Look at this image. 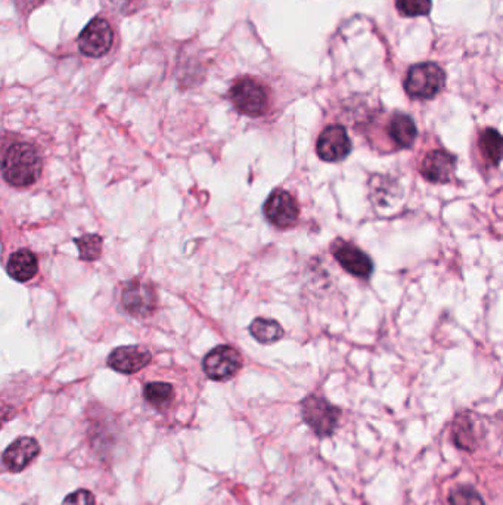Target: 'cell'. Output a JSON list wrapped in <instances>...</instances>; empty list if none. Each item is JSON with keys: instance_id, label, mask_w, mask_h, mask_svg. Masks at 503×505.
Returning a JSON list of instances; mask_svg holds the SVG:
<instances>
[{"instance_id": "6da1fadb", "label": "cell", "mask_w": 503, "mask_h": 505, "mask_svg": "<svg viewBox=\"0 0 503 505\" xmlns=\"http://www.w3.org/2000/svg\"><path fill=\"white\" fill-rule=\"evenodd\" d=\"M4 179L9 185H33L42 175L43 160L38 148L30 142H13L4 150Z\"/></svg>"}, {"instance_id": "7a4b0ae2", "label": "cell", "mask_w": 503, "mask_h": 505, "mask_svg": "<svg viewBox=\"0 0 503 505\" xmlns=\"http://www.w3.org/2000/svg\"><path fill=\"white\" fill-rule=\"evenodd\" d=\"M445 72L437 64H416L407 72L405 90L413 99L427 101L436 98L445 88Z\"/></svg>"}, {"instance_id": "3957f363", "label": "cell", "mask_w": 503, "mask_h": 505, "mask_svg": "<svg viewBox=\"0 0 503 505\" xmlns=\"http://www.w3.org/2000/svg\"><path fill=\"white\" fill-rule=\"evenodd\" d=\"M303 420L319 438H329L340 424L341 409L318 395L307 396L302 404Z\"/></svg>"}, {"instance_id": "277c9868", "label": "cell", "mask_w": 503, "mask_h": 505, "mask_svg": "<svg viewBox=\"0 0 503 505\" xmlns=\"http://www.w3.org/2000/svg\"><path fill=\"white\" fill-rule=\"evenodd\" d=\"M229 99L239 113L248 117H260L269 108L266 89L252 77H241L235 81L229 90Z\"/></svg>"}, {"instance_id": "5b68a950", "label": "cell", "mask_w": 503, "mask_h": 505, "mask_svg": "<svg viewBox=\"0 0 503 505\" xmlns=\"http://www.w3.org/2000/svg\"><path fill=\"white\" fill-rule=\"evenodd\" d=\"M79 49L83 56L101 58L107 56L114 43V31L104 18H93L80 33Z\"/></svg>"}, {"instance_id": "8992f818", "label": "cell", "mask_w": 503, "mask_h": 505, "mask_svg": "<svg viewBox=\"0 0 503 505\" xmlns=\"http://www.w3.org/2000/svg\"><path fill=\"white\" fill-rule=\"evenodd\" d=\"M122 299L127 313L136 318L152 315L158 304L156 288L141 279H134L127 284L126 288L123 290Z\"/></svg>"}, {"instance_id": "52a82bcc", "label": "cell", "mask_w": 503, "mask_h": 505, "mask_svg": "<svg viewBox=\"0 0 503 505\" xmlns=\"http://www.w3.org/2000/svg\"><path fill=\"white\" fill-rule=\"evenodd\" d=\"M204 371L214 381H225L234 377L243 366V358L238 350L231 346H217L204 358Z\"/></svg>"}, {"instance_id": "ba28073f", "label": "cell", "mask_w": 503, "mask_h": 505, "mask_svg": "<svg viewBox=\"0 0 503 505\" xmlns=\"http://www.w3.org/2000/svg\"><path fill=\"white\" fill-rule=\"evenodd\" d=\"M263 210L269 222L281 229L295 225L300 216V209L295 198L288 191L284 190L273 191L266 200Z\"/></svg>"}, {"instance_id": "9c48e42d", "label": "cell", "mask_w": 503, "mask_h": 505, "mask_svg": "<svg viewBox=\"0 0 503 505\" xmlns=\"http://www.w3.org/2000/svg\"><path fill=\"white\" fill-rule=\"evenodd\" d=\"M316 152L323 161L337 163L345 160V157L352 152V141L348 138L345 127L328 126L319 136L316 143Z\"/></svg>"}, {"instance_id": "30bf717a", "label": "cell", "mask_w": 503, "mask_h": 505, "mask_svg": "<svg viewBox=\"0 0 503 505\" xmlns=\"http://www.w3.org/2000/svg\"><path fill=\"white\" fill-rule=\"evenodd\" d=\"M332 252L337 261L340 263L348 274L357 278L368 279L373 272V263L366 252L357 249L356 245L338 240L332 245Z\"/></svg>"}, {"instance_id": "8fae6325", "label": "cell", "mask_w": 503, "mask_h": 505, "mask_svg": "<svg viewBox=\"0 0 503 505\" xmlns=\"http://www.w3.org/2000/svg\"><path fill=\"white\" fill-rule=\"evenodd\" d=\"M151 363L149 350L142 346H123L109 355L108 365L122 374H134Z\"/></svg>"}, {"instance_id": "7c38bea8", "label": "cell", "mask_w": 503, "mask_h": 505, "mask_svg": "<svg viewBox=\"0 0 503 505\" xmlns=\"http://www.w3.org/2000/svg\"><path fill=\"white\" fill-rule=\"evenodd\" d=\"M455 167L456 157L445 150H434L425 156L421 165V175L434 184H446L452 179Z\"/></svg>"}, {"instance_id": "4fadbf2b", "label": "cell", "mask_w": 503, "mask_h": 505, "mask_svg": "<svg viewBox=\"0 0 503 505\" xmlns=\"http://www.w3.org/2000/svg\"><path fill=\"white\" fill-rule=\"evenodd\" d=\"M40 447L38 441L33 438H20L9 445L4 452V467L9 472L20 473L29 467L34 459L38 458Z\"/></svg>"}, {"instance_id": "5bb4252c", "label": "cell", "mask_w": 503, "mask_h": 505, "mask_svg": "<svg viewBox=\"0 0 503 505\" xmlns=\"http://www.w3.org/2000/svg\"><path fill=\"white\" fill-rule=\"evenodd\" d=\"M453 443L457 449L474 452L478 448V433L475 420L470 413L457 414L452 425Z\"/></svg>"}, {"instance_id": "9a60e30c", "label": "cell", "mask_w": 503, "mask_h": 505, "mask_svg": "<svg viewBox=\"0 0 503 505\" xmlns=\"http://www.w3.org/2000/svg\"><path fill=\"white\" fill-rule=\"evenodd\" d=\"M6 270H8L9 277L15 281H30L38 274V257L34 256L30 250H17L9 257Z\"/></svg>"}, {"instance_id": "2e32d148", "label": "cell", "mask_w": 503, "mask_h": 505, "mask_svg": "<svg viewBox=\"0 0 503 505\" xmlns=\"http://www.w3.org/2000/svg\"><path fill=\"white\" fill-rule=\"evenodd\" d=\"M388 135L398 147L409 148L415 142L418 129L412 117L406 114H396L395 117L391 118Z\"/></svg>"}, {"instance_id": "e0dca14e", "label": "cell", "mask_w": 503, "mask_h": 505, "mask_svg": "<svg viewBox=\"0 0 503 505\" xmlns=\"http://www.w3.org/2000/svg\"><path fill=\"white\" fill-rule=\"evenodd\" d=\"M478 147L489 165L498 166L503 160V136L495 129H486L480 133Z\"/></svg>"}, {"instance_id": "ac0fdd59", "label": "cell", "mask_w": 503, "mask_h": 505, "mask_svg": "<svg viewBox=\"0 0 503 505\" xmlns=\"http://www.w3.org/2000/svg\"><path fill=\"white\" fill-rule=\"evenodd\" d=\"M250 333L257 341H260L261 345H272L286 336V331L282 329L281 324L269 318H256L252 321L250 325Z\"/></svg>"}, {"instance_id": "d6986e66", "label": "cell", "mask_w": 503, "mask_h": 505, "mask_svg": "<svg viewBox=\"0 0 503 505\" xmlns=\"http://www.w3.org/2000/svg\"><path fill=\"white\" fill-rule=\"evenodd\" d=\"M143 396L152 407L161 409L172 404V400L175 399V390L172 384L157 381L145 386Z\"/></svg>"}, {"instance_id": "ffe728a7", "label": "cell", "mask_w": 503, "mask_h": 505, "mask_svg": "<svg viewBox=\"0 0 503 505\" xmlns=\"http://www.w3.org/2000/svg\"><path fill=\"white\" fill-rule=\"evenodd\" d=\"M79 249L80 259L84 261H98L102 252V236L98 234H88L74 240Z\"/></svg>"}, {"instance_id": "44dd1931", "label": "cell", "mask_w": 503, "mask_h": 505, "mask_svg": "<svg viewBox=\"0 0 503 505\" xmlns=\"http://www.w3.org/2000/svg\"><path fill=\"white\" fill-rule=\"evenodd\" d=\"M398 13L403 17H424L432 8L431 0H396Z\"/></svg>"}, {"instance_id": "7402d4cb", "label": "cell", "mask_w": 503, "mask_h": 505, "mask_svg": "<svg viewBox=\"0 0 503 505\" xmlns=\"http://www.w3.org/2000/svg\"><path fill=\"white\" fill-rule=\"evenodd\" d=\"M450 505H486L482 495L471 486H457L449 497Z\"/></svg>"}, {"instance_id": "603a6c76", "label": "cell", "mask_w": 503, "mask_h": 505, "mask_svg": "<svg viewBox=\"0 0 503 505\" xmlns=\"http://www.w3.org/2000/svg\"><path fill=\"white\" fill-rule=\"evenodd\" d=\"M108 2L115 13L131 15V13H138L139 9H142L147 0H108Z\"/></svg>"}, {"instance_id": "cb8c5ba5", "label": "cell", "mask_w": 503, "mask_h": 505, "mask_svg": "<svg viewBox=\"0 0 503 505\" xmlns=\"http://www.w3.org/2000/svg\"><path fill=\"white\" fill-rule=\"evenodd\" d=\"M63 505H95V498L92 492L86 489H80L76 492L70 493Z\"/></svg>"}, {"instance_id": "d4e9b609", "label": "cell", "mask_w": 503, "mask_h": 505, "mask_svg": "<svg viewBox=\"0 0 503 505\" xmlns=\"http://www.w3.org/2000/svg\"><path fill=\"white\" fill-rule=\"evenodd\" d=\"M43 0H17L18 9L22 13H29L31 9L38 8Z\"/></svg>"}, {"instance_id": "484cf974", "label": "cell", "mask_w": 503, "mask_h": 505, "mask_svg": "<svg viewBox=\"0 0 503 505\" xmlns=\"http://www.w3.org/2000/svg\"><path fill=\"white\" fill-rule=\"evenodd\" d=\"M22 505H36V504H29V502H27V504H22Z\"/></svg>"}]
</instances>
